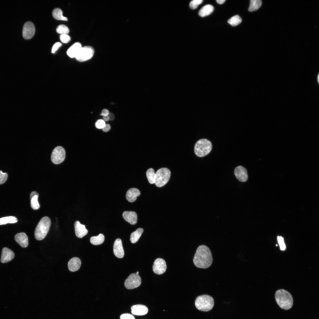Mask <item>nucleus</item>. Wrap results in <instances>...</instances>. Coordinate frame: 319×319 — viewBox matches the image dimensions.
Masks as SVG:
<instances>
[{
  "label": "nucleus",
  "instance_id": "1",
  "mask_svg": "<svg viewBox=\"0 0 319 319\" xmlns=\"http://www.w3.org/2000/svg\"><path fill=\"white\" fill-rule=\"evenodd\" d=\"M212 261V255L209 248L204 245L199 246L193 259L195 266L198 268H206L210 266Z\"/></svg>",
  "mask_w": 319,
  "mask_h": 319
},
{
  "label": "nucleus",
  "instance_id": "2",
  "mask_svg": "<svg viewBox=\"0 0 319 319\" xmlns=\"http://www.w3.org/2000/svg\"><path fill=\"white\" fill-rule=\"evenodd\" d=\"M275 299L278 306L283 310H289L293 306V297L291 294L285 289H281L276 291L275 294Z\"/></svg>",
  "mask_w": 319,
  "mask_h": 319
},
{
  "label": "nucleus",
  "instance_id": "3",
  "mask_svg": "<svg viewBox=\"0 0 319 319\" xmlns=\"http://www.w3.org/2000/svg\"><path fill=\"white\" fill-rule=\"evenodd\" d=\"M51 224L50 219L48 217H42L36 226L35 232V239L40 240L44 239L49 230Z\"/></svg>",
  "mask_w": 319,
  "mask_h": 319
},
{
  "label": "nucleus",
  "instance_id": "4",
  "mask_svg": "<svg viewBox=\"0 0 319 319\" xmlns=\"http://www.w3.org/2000/svg\"><path fill=\"white\" fill-rule=\"evenodd\" d=\"M214 305L213 299L208 295H200L197 297L195 301L196 308L201 311H208L213 308Z\"/></svg>",
  "mask_w": 319,
  "mask_h": 319
},
{
  "label": "nucleus",
  "instance_id": "5",
  "mask_svg": "<svg viewBox=\"0 0 319 319\" xmlns=\"http://www.w3.org/2000/svg\"><path fill=\"white\" fill-rule=\"evenodd\" d=\"M212 148V145L210 141L206 139H201L198 140L195 144L194 152L197 156L202 157L209 154Z\"/></svg>",
  "mask_w": 319,
  "mask_h": 319
},
{
  "label": "nucleus",
  "instance_id": "6",
  "mask_svg": "<svg viewBox=\"0 0 319 319\" xmlns=\"http://www.w3.org/2000/svg\"><path fill=\"white\" fill-rule=\"evenodd\" d=\"M171 172L167 168H161L155 173V185L158 187L165 185L168 181L170 177Z\"/></svg>",
  "mask_w": 319,
  "mask_h": 319
},
{
  "label": "nucleus",
  "instance_id": "7",
  "mask_svg": "<svg viewBox=\"0 0 319 319\" xmlns=\"http://www.w3.org/2000/svg\"><path fill=\"white\" fill-rule=\"evenodd\" d=\"M94 53L93 48L86 46L82 47L75 58L78 61L82 62L91 58Z\"/></svg>",
  "mask_w": 319,
  "mask_h": 319
},
{
  "label": "nucleus",
  "instance_id": "8",
  "mask_svg": "<svg viewBox=\"0 0 319 319\" xmlns=\"http://www.w3.org/2000/svg\"><path fill=\"white\" fill-rule=\"evenodd\" d=\"M66 157V152L61 146L56 147L53 151L51 158L52 162L54 164H58L62 162Z\"/></svg>",
  "mask_w": 319,
  "mask_h": 319
},
{
  "label": "nucleus",
  "instance_id": "9",
  "mask_svg": "<svg viewBox=\"0 0 319 319\" xmlns=\"http://www.w3.org/2000/svg\"><path fill=\"white\" fill-rule=\"evenodd\" d=\"M141 283L140 276L136 273L131 274L124 282L125 287L128 289H132L138 287Z\"/></svg>",
  "mask_w": 319,
  "mask_h": 319
},
{
  "label": "nucleus",
  "instance_id": "10",
  "mask_svg": "<svg viewBox=\"0 0 319 319\" xmlns=\"http://www.w3.org/2000/svg\"><path fill=\"white\" fill-rule=\"evenodd\" d=\"M35 32V28L34 24L30 21L26 22L24 25L22 30V35L26 39L31 38Z\"/></svg>",
  "mask_w": 319,
  "mask_h": 319
},
{
  "label": "nucleus",
  "instance_id": "11",
  "mask_svg": "<svg viewBox=\"0 0 319 319\" xmlns=\"http://www.w3.org/2000/svg\"><path fill=\"white\" fill-rule=\"evenodd\" d=\"M167 266L164 259L160 258L156 259L154 262L153 266L154 272L157 274H161L166 271Z\"/></svg>",
  "mask_w": 319,
  "mask_h": 319
},
{
  "label": "nucleus",
  "instance_id": "12",
  "mask_svg": "<svg viewBox=\"0 0 319 319\" xmlns=\"http://www.w3.org/2000/svg\"><path fill=\"white\" fill-rule=\"evenodd\" d=\"M234 174L237 179L240 181L245 182L248 179L247 170L241 166H238L235 168Z\"/></svg>",
  "mask_w": 319,
  "mask_h": 319
},
{
  "label": "nucleus",
  "instance_id": "13",
  "mask_svg": "<svg viewBox=\"0 0 319 319\" xmlns=\"http://www.w3.org/2000/svg\"><path fill=\"white\" fill-rule=\"evenodd\" d=\"M113 253L118 258H122L124 255V251L121 240L117 239L115 241L113 246Z\"/></svg>",
  "mask_w": 319,
  "mask_h": 319
},
{
  "label": "nucleus",
  "instance_id": "14",
  "mask_svg": "<svg viewBox=\"0 0 319 319\" xmlns=\"http://www.w3.org/2000/svg\"><path fill=\"white\" fill-rule=\"evenodd\" d=\"M14 257V254L11 250L6 247L4 248L2 250L1 262L5 263L12 260Z\"/></svg>",
  "mask_w": 319,
  "mask_h": 319
},
{
  "label": "nucleus",
  "instance_id": "15",
  "mask_svg": "<svg viewBox=\"0 0 319 319\" xmlns=\"http://www.w3.org/2000/svg\"><path fill=\"white\" fill-rule=\"evenodd\" d=\"M74 227L75 235L79 238L83 237L88 233V230L86 229L85 226L81 224L78 221L75 222Z\"/></svg>",
  "mask_w": 319,
  "mask_h": 319
},
{
  "label": "nucleus",
  "instance_id": "16",
  "mask_svg": "<svg viewBox=\"0 0 319 319\" xmlns=\"http://www.w3.org/2000/svg\"><path fill=\"white\" fill-rule=\"evenodd\" d=\"M14 239L22 248H26L28 245V238L24 232H22L16 234L14 236Z\"/></svg>",
  "mask_w": 319,
  "mask_h": 319
},
{
  "label": "nucleus",
  "instance_id": "17",
  "mask_svg": "<svg viewBox=\"0 0 319 319\" xmlns=\"http://www.w3.org/2000/svg\"><path fill=\"white\" fill-rule=\"evenodd\" d=\"M132 314L137 315H142L147 313L148 308L145 306L141 305H136L131 307Z\"/></svg>",
  "mask_w": 319,
  "mask_h": 319
},
{
  "label": "nucleus",
  "instance_id": "18",
  "mask_svg": "<svg viewBox=\"0 0 319 319\" xmlns=\"http://www.w3.org/2000/svg\"><path fill=\"white\" fill-rule=\"evenodd\" d=\"M122 215L124 219L130 224L134 225L137 222V216L135 212L126 211L123 212Z\"/></svg>",
  "mask_w": 319,
  "mask_h": 319
},
{
  "label": "nucleus",
  "instance_id": "19",
  "mask_svg": "<svg viewBox=\"0 0 319 319\" xmlns=\"http://www.w3.org/2000/svg\"><path fill=\"white\" fill-rule=\"evenodd\" d=\"M140 192L137 188H132L127 191L126 194L127 200L129 202H133L137 199V197L139 196Z\"/></svg>",
  "mask_w": 319,
  "mask_h": 319
},
{
  "label": "nucleus",
  "instance_id": "20",
  "mask_svg": "<svg viewBox=\"0 0 319 319\" xmlns=\"http://www.w3.org/2000/svg\"><path fill=\"white\" fill-rule=\"evenodd\" d=\"M81 264L80 259L77 257H74L71 259L68 263L69 270L71 272H74L78 270Z\"/></svg>",
  "mask_w": 319,
  "mask_h": 319
},
{
  "label": "nucleus",
  "instance_id": "21",
  "mask_svg": "<svg viewBox=\"0 0 319 319\" xmlns=\"http://www.w3.org/2000/svg\"><path fill=\"white\" fill-rule=\"evenodd\" d=\"M82 47L80 43H75L68 49L67 54L71 58H75Z\"/></svg>",
  "mask_w": 319,
  "mask_h": 319
},
{
  "label": "nucleus",
  "instance_id": "22",
  "mask_svg": "<svg viewBox=\"0 0 319 319\" xmlns=\"http://www.w3.org/2000/svg\"><path fill=\"white\" fill-rule=\"evenodd\" d=\"M30 205L32 208L34 210H37L40 207L38 201L39 195L35 191L32 192L30 194Z\"/></svg>",
  "mask_w": 319,
  "mask_h": 319
},
{
  "label": "nucleus",
  "instance_id": "23",
  "mask_svg": "<svg viewBox=\"0 0 319 319\" xmlns=\"http://www.w3.org/2000/svg\"><path fill=\"white\" fill-rule=\"evenodd\" d=\"M214 6L210 4H207L203 6L199 11V15L202 17L210 14L213 11Z\"/></svg>",
  "mask_w": 319,
  "mask_h": 319
},
{
  "label": "nucleus",
  "instance_id": "24",
  "mask_svg": "<svg viewBox=\"0 0 319 319\" xmlns=\"http://www.w3.org/2000/svg\"><path fill=\"white\" fill-rule=\"evenodd\" d=\"M144 231L142 228H139L131 235L130 240L132 243L136 242L139 240Z\"/></svg>",
  "mask_w": 319,
  "mask_h": 319
},
{
  "label": "nucleus",
  "instance_id": "25",
  "mask_svg": "<svg viewBox=\"0 0 319 319\" xmlns=\"http://www.w3.org/2000/svg\"><path fill=\"white\" fill-rule=\"evenodd\" d=\"M62 10L58 8L54 9L52 12V15L56 19L58 20L67 21V18L63 16Z\"/></svg>",
  "mask_w": 319,
  "mask_h": 319
},
{
  "label": "nucleus",
  "instance_id": "26",
  "mask_svg": "<svg viewBox=\"0 0 319 319\" xmlns=\"http://www.w3.org/2000/svg\"><path fill=\"white\" fill-rule=\"evenodd\" d=\"M262 4L261 0H250L248 9L249 11L251 12L257 10L261 6Z\"/></svg>",
  "mask_w": 319,
  "mask_h": 319
},
{
  "label": "nucleus",
  "instance_id": "27",
  "mask_svg": "<svg viewBox=\"0 0 319 319\" xmlns=\"http://www.w3.org/2000/svg\"><path fill=\"white\" fill-rule=\"evenodd\" d=\"M104 235L102 234H100L96 236H92L90 238V242L91 244L95 245H97L102 244L104 240Z\"/></svg>",
  "mask_w": 319,
  "mask_h": 319
},
{
  "label": "nucleus",
  "instance_id": "28",
  "mask_svg": "<svg viewBox=\"0 0 319 319\" xmlns=\"http://www.w3.org/2000/svg\"><path fill=\"white\" fill-rule=\"evenodd\" d=\"M17 222V218L14 216H9L0 218V225L5 224L7 223H14Z\"/></svg>",
  "mask_w": 319,
  "mask_h": 319
},
{
  "label": "nucleus",
  "instance_id": "29",
  "mask_svg": "<svg viewBox=\"0 0 319 319\" xmlns=\"http://www.w3.org/2000/svg\"><path fill=\"white\" fill-rule=\"evenodd\" d=\"M146 175L149 182L150 184L154 183L155 180V173L152 168L148 169L146 172Z\"/></svg>",
  "mask_w": 319,
  "mask_h": 319
},
{
  "label": "nucleus",
  "instance_id": "30",
  "mask_svg": "<svg viewBox=\"0 0 319 319\" xmlns=\"http://www.w3.org/2000/svg\"><path fill=\"white\" fill-rule=\"evenodd\" d=\"M242 21V18L240 16L235 15L230 18L228 20L227 22L232 26H235L239 25Z\"/></svg>",
  "mask_w": 319,
  "mask_h": 319
},
{
  "label": "nucleus",
  "instance_id": "31",
  "mask_svg": "<svg viewBox=\"0 0 319 319\" xmlns=\"http://www.w3.org/2000/svg\"><path fill=\"white\" fill-rule=\"evenodd\" d=\"M56 32L61 35L67 34L69 33V30L67 26L64 25H61L57 27Z\"/></svg>",
  "mask_w": 319,
  "mask_h": 319
},
{
  "label": "nucleus",
  "instance_id": "32",
  "mask_svg": "<svg viewBox=\"0 0 319 319\" xmlns=\"http://www.w3.org/2000/svg\"><path fill=\"white\" fill-rule=\"evenodd\" d=\"M203 1V0H193L190 3V7L192 9H195L198 7L199 4L202 3Z\"/></svg>",
  "mask_w": 319,
  "mask_h": 319
},
{
  "label": "nucleus",
  "instance_id": "33",
  "mask_svg": "<svg viewBox=\"0 0 319 319\" xmlns=\"http://www.w3.org/2000/svg\"><path fill=\"white\" fill-rule=\"evenodd\" d=\"M277 240L279 244L280 249L281 250H284L286 248V246L284 242V238L281 236H278Z\"/></svg>",
  "mask_w": 319,
  "mask_h": 319
},
{
  "label": "nucleus",
  "instance_id": "34",
  "mask_svg": "<svg viewBox=\"0 0 319 319\" xmlns=\"http://www.w3.org/2000/svg\"><path fill=\"white\" fill-rule=\"evenodd\" d=\"M8 175L6 173H4L0 170V184L4 183L6 180Z\"/></svg>",
  "mask_w": 319,
  "mask_h": 319
},
{
  "label": "nucleus",
  "instance_id": "35",
  "mask_svg": "<svg viewBox=\"0 0 319 319\" xmlns=\"http://www.w3.org/2000/svg\"><path fill=\"white\" fill-rule=\"evenodd\" d=\"M60 38L61 41L64 43H68L71 40L70 37L67 34L61 35Z\"/></svg>",
  "mask_w": 319,
  "mask_h": 319
},
{
  "label": "nucleus",
  "instance_id": "36",
  "mask_svg": "<svg viewBox=\"0 0 319 319\" xmlns=\"http://www.w3.org/2000/svg\"><path fill=\"white\" fill-rule=\"evenodd\" d=\"M105 124V121L102 119L97 120L95 123L96 128L98 129H102Z\"/></svg>",
  "mask_w": 319,
  "mask_h": 319
},
{
  "label": "nucleus",
  "instance_id": "37",
  "mask_svg": "<svg viewBox=\"0 0 319 319\" xmlns=\"http://www.w3.org/2000/svg\"><path fill=\"white\" fill-rule=\"evenodd\" d=\"M120 319H135L134 316L130 314L124 313L120 316Z\"/></svg>",
  "mask_w": 319,
  "mask_h": 319
},
{
  "label": "nucleus",
  "instance_id": "38",
  "mask_svg": "<svg viewBox=\"0 0 319 319\" xmlns=\"http://www.w3.org/2000/svg\"><path fill=\"white\" fill-rule=\"evenodd\" d=\"M62 44L60 42H57L54 44L52 49L51 52L52 53H54L57 50L58 48L60 47Z\"/></svg>",
  "mask_w": 319,
  "mask_h": 319
},
{
  "label": "nucleus",
  "instance_id": "39",
  "mask_svg": "<svg viewBox=\"0 0 319 319\" xmlns=\"http://www.w3.org/2000/svg\"><path fill=\"white\" fill-rule=\"evenodd\" d=\"M110 125L108 124L105 125L104 127L102 128V131L105 132H107L109 131L110 129Z\"/></svg>",
  "mask_w": 319,
  "mask_h": 319
},
{
  "label": "nucleus",
  "instance_id": "40",
  "mask_svg": "<svg viewBox=\"0 0 319 319\" xmlns=\"http://www.w3.org/2000/svg\"><path fill=\"white\" fill-rule=\"evenodd\" d=\"M109 113V112L108 110L104 109L102 110L101 115L103 116L108 115Z\"/></svg>",
  "mask_w": 319,
  "mask_h": 319
},
{
  "label": "nucleus",
  "instance_id": "41",
  "mask_svg": "<svg viewBox=\"0 0 319 319\" xmlns=\"http://www.w3.org/2000/svg\"><path fill=\"white\" fill-rule=\"evenodd\" d=\"M108 116L109 118V120L112 121L114 119L115 116L113 113H109Z\"/></svg>",
  "mask_w": 319,
  "mask_h": 319
},
{
  "label": "nucleus",
  "instance_id": "42",
  "mask_svg": "<svg viewBox=\"0 0 319 319\" xmlns=\"http://www.w3.org/2000/svg\"><path fill=\"white\" fill-rule=\"evenodd\" d=\"M225 1V0H217L216 1L217 3L220 4H223Z\"/></svg>",
  "mask_w": 319,
  "mask_h": 319
},
{
  "label": "nucleus",
  "instance_id": "43",
  "mask_svg": "<svg viewBox=\"0 0 319 319\" xmlns=\"http://www.w3.org/2000/svg\"><path fill=\"white\" fill-rule=\"evenodd\" d=\"M103 120L105 121H108L109 120V118L108 115L104 116L103 117Z\"/></svg>",
  "mask_w": 319,
  "mask_h": 319
},
{
  "label": "nucleus",
  "instance_id": "44",
  "mask_svg": "<svg viewBox=\"0 0 319 319\" xmlns=\"http://www.w3.org/2000/svg\"><path fill=\"white\" fill-rule=\"evenodd\" d=\"M319 74H318V76H317V81H318V84H319Z\"/></svg>",
  "mask_w": 319,
  "mask_h": 319
},
{
  "label": "nucleus",
  "instance_id": "45",
  "mask_svg": "<svg viewBox=\"0 0 319 319\" xmlns=\"http://www.w3.org/2000/svg\"><path fill=\"white\" fill-rule=\"evenodd\" d=\"M136 273L137 274H138L139 273V272L137 271Z\"/></svg>",
  "mask_w": 319,
  "mask_h": 319
}]
</instances>
